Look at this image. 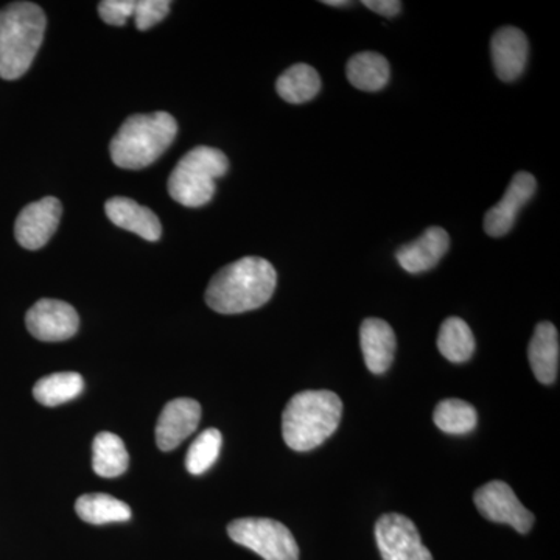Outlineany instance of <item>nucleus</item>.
Instances as JSON below:
<instances>
[{
	"label": "nucleus",
	"mask_w": 560,
	"mask_h": 560,
	"mask_svg": "<svg viewBox=\"0 0 560 560\" xmlns=\"http://www.w3.org/2000/svg\"><path fill=\"white\" fill-rule=\"evenodd\" d=\"M348 80L353 88L364 92H377L388 84L389 62L381 54L363 51L353 55L348 62Z\"/></svg>",
	"instance_id": "nucleus-18"
},
{
	"label": "nucleus",
	"mask_w": 560,
	"mask_h": 560,
	"mask_svg": "<svg viewBox=\"0 0 560 560\" xmlns=\"http://www.w3.org/2000/svg\"><path fill=\"white\" fill-rule=\"evenodd\" d=\"M200 420L201 405L197 400L183 397V399L168 401L158 420V447L162 452L175 451L198 429Z\"/></svg>",
	"instance_id": "nucleus-12"
},
{
	"label": "nucleus",
	"mask_w": 560,
	"mask_h": 560,
	"mask_svg": "<svg viewBox=\"0 0 560 560\" xmlns=\"http://www.w3.org/2000/svg\"><path fill=\"white\" fill-rule=\"evenodd\" d=\"M130 464L124 441L117 434L102 431L92 444V466L102 478H117L124 475Z\"/></svg>",
	"instance_id": "nucleus-19"
},
{
	"label": "nucleus",
	"mask_w": 560,
	"mask_h": 560,
	"mask_svg": "<svg viewBox=\"0 0 560 560\" xmlns=\"http://www.w3.org/2000/svg\"><path fill=\"white\" fill-rule=\"evenodd\" d=\"M375 540L383 560H433L415 523L396 512L378 518Z\"/></svg>",
	"instance_id": "nucleus-7"
},
{
	"label": "nucleus",
	"mask_w": 560,
	"mask_h": 560,
	"mask_svg": "<svg viewBox=\"0 0 560 560\" xmlns=\"http://www.w3.org/2000/svg\"><path fill=\"white\" fill-rule=\"evenodd\" d=\"M61 213V202L54 197H46L25 206L14 224V237L22 248H43L57 232Z\"/></svg>",
	"instance_id": "nucleus-10"
},
{
	"label": "nucleus",
	"mask_w": 560,
	"mask_h": 560,
	"mask_svg": "<svg viewBox=\"0 0 560 560\" xmlns=\"http://www.w3.org/2000/svg\"><path fill=\"white\" fill-rule=\"evenodd\" d=\"M235 544L249 548L265 560H300V547L293 534L272 518H237L228 526Z\"/></svg>",
	"instance_id": "nucleus-6"
},
{
	"label": "nucleus",
	"mask_w": 560,
	"mask_h": 560,
	"mask_svg": "<svg viewBox=\"0 0 560 560\" xmlns=\"http://www.w3.org/2000/svg\"><path fill=\"white\" fill-rule=\"evenodd\" d=\"M360 345L364 363L372 374H385L396 353V334L386 320L368 318L360 327Z\"/></svg>",
	"instance_id": "nucleus-15"
},
{
	"label": "nucleus",
	"mask_w": 560,
	"mask_h": 560,
	"mask_svg": "<svg viewBox=\"0 0 560 560\" xmlns=\"http://www.w3.org/2000/svg\"><path fill=\"white\" fill-rule=\"evenodd\" d=\"M84 389L79 372H58L39 378L33 388V396L44 407H58L79 397Z\"/></svg>",
	"instance_id": "nucleus-22"
},
{
	"label": "nucleus",
	"mask_w": 560,
	"mask_h": 560,
	"mask_svg": "<svg viewBox=\"0 0 560 560\" xmlns=\"http://www.w3.org/2000/svg\"><path fill=\"white\" fill-rule=\"evenodd\" d=\"M276 90L283 101L301 105L313 101L320 91V77L312 66L294 65L276 81Z\"/></svg>",
	"instance_id": "nucleus-21"
},
{
	"label": "nucleus",
	"mask_w": 560,
	"mask_h": 560,
	"mask_svg": "<svg viewBox=\"0 0 560 560\" xmlns=\"http://www.w3.org/2000/svg\"><path fill=\"white\" fill-rule=\"evenodd\" d=\"M342 401L331 390H302L291 397L282 415L283 441L294 452H311L340 425Z\"/></svg>",
	"instance_id": "nucleus-2"
},
{
	"label": "nucleus",
	"mask_w": 560,
	"mask_h": 560,
	"mask_svg": "<svg viewBox=\"0 0 560 560\" xmlns=\"http://www.w3.org/2000/svg\"><path fill=\"white\" fill-rule=\"evenodd\" d=\"M537 180L530 173L521 172L512 178L506 194L485 217V231L490 237H503L512 230L518 212L534 197Z\"/></svg>",
	"instance_id": "nucleus-11"
},
{
	"label": "nucleus",
	"mask_w": 560,
	"mask_h": 560,
	"mask_svg": "<svg viewBox=\"0 0 560 560\" xmlns=\"http://www.w3.org/2000/svg\"><path fill=\"white\" fill-rule=\"evenodd\" d=\"M477 342L466 320L447 318L442 323L440 337H438V349L452 363H464L474 355Z\"/></svg>",
	"instance_id": "nucleus-23"
},
{
	"label": "nucleus",
	"mask_w": 560,
	"mask_h": 560,
	"mask_svg": "<svg viewBox=\"0 0 560 560\" xmlns=\"http://www.w3.org/2000/svg\"><path fill=\"white\" fill-rule=\"evenodd\" d=\"M490 54H492L493 68H495L500 80H517L528 65V38L518 28H500L490 40Z\"/></svg>",
	"instance_id": "nucleus-13"
},
{
	"label": "nucleus",
	"mask_w": 560,
	"mask_h": 560,
	"mask_svg": "<svg viewBox=\"0 0 560 560\" xmlns=\"http://www.w3.org/2000/svg\"><path fill=\"white\" fill-rule=\"evenodd\" d=\"M135 0H103L98 3V13L106 24L120 27L135 14Z\"/></svg>",
	"instance_id": "nucleus-27"
},
{
	"label": "nucleus",
	"mask_w": 560,
	"mask_h": 560,
	"mask_svg": "<svg viewBox=\"0 0 560 560\" xmlns=\"http://www.w3.org/2000/svg\"><path fill=\"white\" fill-rule=\"evenodd\" d=\"M75 511L81 521L91 525L127 522L131 518L130 506L108 493H84L77 500Z\"/></svg>",
	"instance_id": "nucleus-20"
},
{
	"label": "nucleus",
	"mask_w": 560,
	"mask_h": 560,
	"mask_svg": "<svg viewBox=\"0 0 560 560\" xmlns=\"http://www.w3.org/2000/svg\"><path fill=\"white\" fill-rule=\"evenodd\" d=\"M46 14L32 2L0 10V79L18 80L31 69L46 32Z\"/></svg>",
	"instance_id": "nucleus-3"
},
{
	"label": "nucleus",
	"mask_w": 560,
	"mask_h": 560,
	"mask_svg": "<svg viewBox=\"0 0 560 560\" xmlns=\"http://www.w3.org/2000/svg\"><path fill=\"white\" fill-rule=\"evenodd\" d=\"M178 135V124L164 110L128 117L110 140V160L120 168L140 171L160 160Z\"/></svg>",
	"instance_id": "nucleus-4"
},
{
	"label": "nucleus",
	"mask_w": 560,
	"mask_h": 560,
	"mask_svg": "<svg viewBox=\"0 0 560 560\" xmlns=\"http://www.w3.org/2000/svg\"><path fill=\"white\" fill-rule=\"evenodd\" d=\"M475 506L489 522L504 523L521 534L529 533L534 514L523 506L514 490L504 481H490L475 492Z\"/></svg>",
	"instance_id": "nucleus-8"
},
{
	"label": "nucleus",
	"mask_w": 560,
	"mask_h": 560,
	"mask_svg": "<svg viewBox=\"0 0 560 560\" xmlns=\"http://www.w3.org/2000/svg\"><path fill=\"white\" fill-rule=\"evenodd\" d=\"M528 359L537 381L544 385H551L558 381L560 345L559 331L555 324H537L530 338Z\"/></svg>",
	"instance_id": "nucleus-17"
},
{
	"label": "nucleus",
	"mask_w": 560,
	"mask_h": 560,
	"mask_svg": "<svg viewBox=\"0 0 560 560\" xmlns=\"http://www.w3.org/2000/svg\"><path fill=\"white\" fill-rule=\"evenodd\" d=\"M230 171L226 154L213 147H197L176 164L168 179V194L186 208H201L215 195V180Z\"/></svg>",
	"instance_id": "nucleus-5"
},
{
	"label": "nucleus",
	"mask_w": 560,
	"mask_h": 560,
	"mask_svg": "<svg viewBox=\"0 0 560 560\" xmlns=\"http://www.w3.org/2000/svg\"><path fill=\"white\" fill-rule=\"evenodd\" d=\"M105 212L116 226L135 232L143 241L158 242L161 238L162 226L156 213L131 198H110L106 201Z\"/></svg>",
	"instance_id": "nucleus-16"
},
{
	"label": "nucleus",
	"mask_w": 560,
	"mask_h": 560,
	"mask_svg": "<svg viewBox=\"0 0 560 560\" xmlns=\"http://www.w3.org/2000/svg\"><path fill=\"white\" fill-rule=\"evenodd\" d=\"M25 326L39 341L69 340L79 331V313L65 301L40 300L27 312Z\"/></svg>",
	"instance_id": "nucleus-9"
},
{
	"label": "nucleus",
	"mask_w": 560,
	"mask_h": 560,
	"mask_svg": "<svg viewBox=\"0 0 560 560\" xmlns=\"http://www.w3.org/2000/svg\"><path fill=\"white\" fill-rule=\"evenodd\" d=\"M171 5L172 2L168 0H138L135 3V14H132L136 27L140 32H145L153 25L160 24L171 11Z\"/></svg>",
	"instance_id": "nucleus-26"
},
{
	"label": "nucleus",
	"mask_w": 560,
	"mask_h": 560,
	"mask_svg": "<svg viewBox=\"0 0 560 560\" xmlns=\"http://www.w3.org/2000/svg\"><path fill=\"white\" fill-rule=\"evenodd\" d=\"M323 3L329 7H338V9H340V7L352 5V2H349V0H324Z\"/></svg>",
	"instance_id": "nucleus-29"
},
{
	"label": "nucleus",
	"mask_w": 560,
	"mask_h": 560,
	"mask_svg": "<svg viewBox=\"0 0 560 560\" xmlns=\"http://www.w3.org/2000/svg\"><path fill=\"white\" fill-rule=\"evenodd\" d=\"M451 248V237L442 228H429L418 241L401 246L396 259L410 275L433 270Z\"/></svg>",
	"instance_id": "nucleus-14"
},
{
	"label": "nucleus",
	"mask_w": 560,
	"mask_h": 560,
	"mask_svg": "<svg viewBox=\"0 0 560 560\" xmlns=\"http://www.w3.org/2000/svg\"><path fill=\"white\" fill-rule=\"evenodd\" d=\"M278 285V272L261 257L243 259L221 268L206 290V302L221 315L256 311L267 304Z\"/></svg>",
	"instance_id": "nucleus-1"
},
{
	"label": "nucleus",
	"mask_w": 560,
	"mask_h": 560,
	"mask_svg": "<svg viewBox=\"0 0 560 560\" xmlns=\"http://www.w3.org/2000/svg\"><path fill=\"white\" fill-rule=\"evenodd\" d=\"M364 7L385 18H394L401 11L399 0H364Z\"/></svg>",
	"instance_id": "nucleus-28"
},
{
	"label": "nucleus",
	"mask_w": 560,
	"mask_h": 560,
	"mask_svg": "<svg viewBox=\"0 0 560 560\" xmlns=\"http://www.w3.org/2000/svg\"><path fill=\"white\" fill-rule=\"evenodd\" d=\"M438 429L448 434H466L475 430L478 423L477 410L467 401L459 399L442 400L433 415Z\"/></svg>",
	"instance_id": "nucleus-24"
},
{
	"label": "nucleus",
	"mask_w": 560,
	"mask_h": 560,
	"mask_svg": "<svg viewBox=\"0 0 560 560\" xmlns=\"http://www.w3.org/2000/svg\"><path fill=\"white\" fill-rule=\"evenodd\" d=\"M223 436L217 429H208L191 442L186 456V467L191 475L206 474L219 459Z\"/></svg>",
	"instance_id": "nucleus-25"
}]
</instances>
